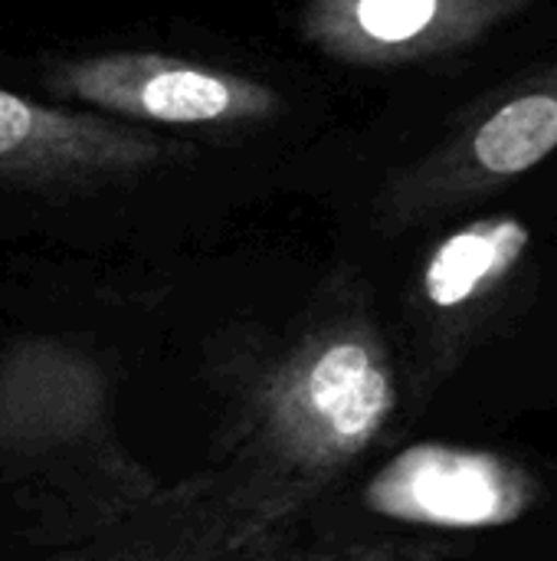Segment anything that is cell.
I'll list each match as a JSON object with an SVG mask.
<instances>
[{
  "label": "cell",
  "mask_w": 557,
  "mask_h": 561,
  "mask_svg": "<svg viewBox=\"0 0 557 561\" xmlns=\"http://www.w3.org/2000/svg\"><path fill=\"white\" fill-rule=\"evenodd\" d=\"M557 145V102L529 95L496 112L476 135V158L496 174H515L542 161Z\"/></svg>",
  "instance_id": "obj_8"
},
{
  "label": "cell",
  "mask_w": 557,
  "mask_h": 561,
  "mask_svg": "<svg viewBox=\"0 0 557 561\" xmlns=\"http://www.w3.org/2000/svg\"><path fill=\"white\" fill-rule=\"evenodd\" d=\"M529 233L519 224H489L453 233L430 256L423 273V293L430 306H463L486 279L499 276L522 253Z\"/></svg>",
  "instance_id": "obj_7"
},
{
  "label": "cell",
  "mask_w": 557,
  "mask_h": 561,
  "mask_svg": "<svg viewBox=\"0 0 557 561\" xmlns=\"http://www.w3.org/2000/svg\"><path fill=\"white\" fill-rule=\"evenodd\" d=\"M378 513L430 526H499L522 513L525 483L486 454L453 447H414L401 454L371 486Z\"/></svg>",
  "instance_id": "obj_6"
},
{
  "label": "cell",
  "mask_w": 557,
  "mask_h": 561,
  "mask_svg": "<svg viewBox=\"0 0 557 561\" xmlns=\"http://www.w3.org/2000/svg\"><path fill=\"white\" fill-rule=\"evenodd\" d=\"M220 427L181 486L177 519L223 546L292 526L384 437L397 371L364 299L325 283L289 325L240 329L210 352Z\"/></svg>",
  "instance_id": "obj_1"
},
{
  "label": "cell",
  "mask_w": 557,
  "mask_h": 561,
  "mask_svg": "<svg viewBox=\"0 0 557 561\" xmlns=\"http://www.w3.org/2000/svg\"><path fill=\"white\" fill-rule=\"evenodd\" d=\"M181 483H167V490L128 516L121 526L76 546L39 552L33 561H423L420 556L384 546V542H345V539H312L302 526L223 546L184 526L177 519Z\"/></svg>",
  "instance_id": "obj_5"
},
{
  "label": "cell",
  "mask_w": 557,
  "mask_h": 561,
  "mask_svg": "<svg viewBox=\"0 0 557 561\" xmlns=\"http://www.w3.org/2000/svg\"><path fill=\"white\" fill-rule=\"evenodd\" d=\"M43 85L59 102H76L141 125L246 128L272 122L282 95L246 72L144 49L72 56L46 69Z\"/></svg>",
  "instance_id": "obj_3"
},
{
  "label": "cell",
  "mask_w": 557,
  "mask_h": 561,
  "mask_svg": "<svg viewBox=\"0 0 557 561\" xmlns=\"http://www.w3.org/2000/svg\"><path fill=\"white\" fill-rule=\"evenodd\" d=\"M0 483L39 552L76 549L167 490L121 444L105 358L66 335L0 348Z\"/></svg>",
  "instance_id": "obj_2"
},
{
  "label": "cell",
  "mask_w": 557,
  "mask_h": 561,
  "mask_svg": "<svg viewBox=\"0 0 557 561\" xmlns=\"http://www.w3.org/2000/svg\"><path fill=\"white\" fill-rule=\"evenodd\" d=\"M194 148L85 108L0 89V184L33 194H92L190 161Z\"/></svg>",
  "instance_id": "obj_4"
}]
</instances>
